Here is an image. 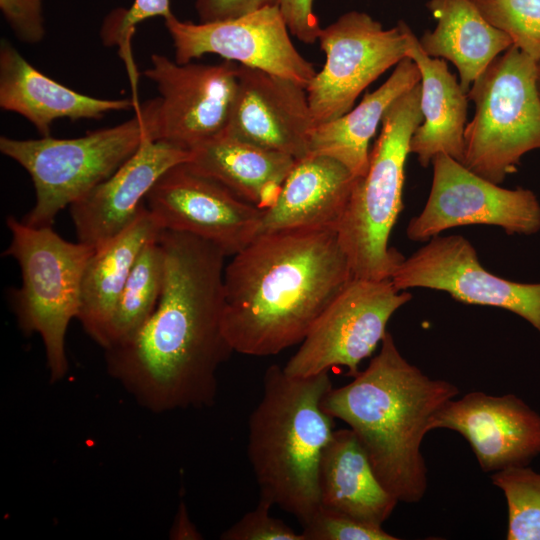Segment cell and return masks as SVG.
I'll list each match as a JSON object with an SVG mask.
<instances>
[{
	"instance_id": "obj_15",
	"label": "cell",
	"mask_w": 540,
	"mask_h": 540,
	"mask_svg": "<svg viewBox=\"0 0 540 540\" xmlns=\"http://www.w3.org/2000/svg\"><path fill=\"white\" fill-rule=\"evenodd\" d=\"M145 203L163 230L194 235L233 256L257 235L262 209L186 163L169 169Z\"/></svg>"
},
{
	"instance_id": "obj_33",
	"label": "cell",
	"mask_w": 540,
	"mask_h": 540,
	"mask_svg": "<svg viewBox=\"0 0 540 540\" xmlns=\"http://www.w3.org/2000/svg\"><path fill=\"white\" fill-rule=\"evenodd\" d=\"M0 10L17 39L37 44L46 35L43 0H0Z\"/></svg>"
},
{
	"instance_id": "obj_24",
	"label": "cell",
	"mask_w": 540,
	"mask_h": 540,
	"mask_svg": "<svg viewBox=\"0 0 540 540\" xmlns=\"http://www.w3.org/2000/svg\"><path fill=\"white\" fill-rule=\"evenodd\" d=\"M295 162L290 155L223 133L191 149L186 164L265 210L276 200Z\"/></svg>"
},
{
	"instance_id": "obj_8",
	"label": "cell",
	"mask_w": 540,
	"mask_h": 540,
	"mask_svg": "<svg viewBox=\"0 0 540 540\" xmlns=\"http://www.w3.org/2000/svg\"><path fill=\"white\" fill-rule=\"evenodd\" d=\"M475 114L464 132L461 163L495 183L516 171L522 156L540 149L537 61L512 45L473 82Z\"/></svg>"
},
{
	"instance_id": "obj_22",
	"label": "cell",
	"mask_w": 540,
	"mask_h": 540,
	"mask_svg": "<svg viewBox=\"0 0 540 540\" xmlns=\"http://www.w3.org/2000/svg\"><path fill=\"white\" fill-rule=\"evenodd\" d=\"M162 227L146 203L125 230L89 258L82 278L78 315L83 329L103 349L107 346L111 320L131 268L142 248L157 238Z\"/></svg>"
},
{
	"instance_id": "obj_7",
	"label": "cell",
	"mask_w": 540,
	"mask_h": 540,
	"mask_svg": "<svg viewBox=\"0 0 540 540\" xmlns=\"http://www.w3.org/2000/svg\"><path fill=\"white\" fill-rule=\"evenodd\" d=\"M6 225L11 238L5 256L20 267L21 286L11 291L13 312L21 331L42 340L51 382L65 377V337L78 318L86 264L94 249L58 235L52 226L34 227L14 216Z\"/></svg>"
},
{
	"instance_id": "obj_1",
	"label": "cell",
	"mask_w": 540,
	"mask_h": 540,
	"mask_svg": "<svg viewBox=\"0 0 540 540\" xmlns=\"http://www.w3.org/2000/svg\"><path fill=\"white\" fill-rule=\"evenodd\" d=\"M159 302L130 339L105 350L109 375L143 408L163 413L211 407L217 371L233 349L222 318L225 252L191 234L162 230Z\"/></svg>"
},
{
	"instance_id": "obj_9",
	"label": "cell",
	"mask_w": 540,
	"mask_h": 540,
	"mask_svg": "<svg viewBox=\"0 0 540 540\" xmlns=\"http://www.w3.org/2000/svg\"><path fill=\"white\" fill-rule=\"evenodd\" d=\"M411 299L391 279L352 278L314 322L285 373L307 377L345 367L348 376H356L385 336L391 316Z\"/></svg>"
},
{
	"instance_id": "obj_12",
	"label": "cell",
	"mask_w": 540,
	"mask_h": 540,
	"mask_svg": "<svg viewBox=\"0 0 540 540\" xmlns=\"http://www.w3.org/2000/svg\"><path fill=\"white\" fill-rule=\"evenodd\" d=\"M175 50V61L186 64L206 54L259 69L305 88L316 70L294 46L278 5L223 21H182L174 14L164 19Z\"/></svg>"
},
{
	"instance_id": "obj_5",
	"label": "cell",
	"mask_w": 540,
	"mask_h": 540,
	"mask_svg": "<svg viewBox=\"0 0 540 540\" xmlns=\"http://www.w3.org/2000/svg\"><path fill=\"white\" fill-rule=\"evenodd\" d=\"M420 98L419 82L387 109L369 154L368 169L356 179L335 228L354 278L390 279L405 259L389 247V237L403 208L410 141L423 121Z\"/></svg>"
},
{
	"instance_id": "obj_11",
	"label": "cell",
	"mask_w": 540,
	"mask_h": 540,
	"mask_svg": "<svg viewBox=\"0 0 540 540\" xmlns=\"http://www.w3.org/2000/svg\"><path fill=\"white\" fill-rule=\"evenodd\" d=\"M431 163L427 202L406 228L410 240L427 241L444 230L474 224L498 226L510 235L540 230V203L531 190L502 188L444 153Z\"/></svg>"
},
{
	"instance_id": "obj_23",
	"label": "cell",
	"mask_w": 540,
	"mask_h": 540,
	"mask_svg": "<svg viewBox=\"0 0 540 540\" xmlns=\"http://www.w3.org/2000/svg\"><path fill=\"white\" fill-rule=\"evenodd\" d=\"M319 493L321 507L381 526L399 502L379 481L350 428L334 431L323 452Z\"/></svg>"
},
{
	"instance_id": "obj_10",
	"label": "cell",
	"mask_w": 540,
	"mask_h": 540,
	"mask_svg": "<svg viewBox=\"0 0 540 540\" xmlns=\"http://www.w3.org/2000/svg\"><path fill=\"white\" fill-rule=\"evenodd\" d=\"M408 29L402 20L384 29L360 11L346 12L321 29L325 64L306 87L315 127L351 110L362 91L407 57Z\"/></svg>"
},
{
	"instance_id": "obj_16",
	"label": "cell",
	"mask_w": 540,
	"mask_h": 540,
	"mask_svg": "<svg viewBox=\"0 0 540 540\" xmlns=\"http://www.w3.org/2000/svg\"><path fill=\"white\" fill-rule=\"evenodd\" d=\"M437 428L461 434L484 472L528 465L540 454V414L514 394L451 399L431 419L430 430Z\"/></svg>"
},
{
	"instance_id": "obj_30",
	"label": "cell",
	"mask_w": 540,
	"mask_h": 540,
	"mask_svg": "<svg viewBox=\"0 0 540 540\" xmlns=\"http://www.w3.org/2000/svg\"><path fill=\"white\" fill-rule=\"evenodd\" d=\"M172 14L170 0H133L130 7L115 9L105 17L100 29L101 40L106 46L120 48L131 71L130 43L136 26L148 19H166Z\"/></svg>"
},
{
	"instance_id": "obj_2",
	"label": "cell",
	"mask_w": 540,
	"mask_h": 540,
	"mask_svg": "<svg viewBox=\"0 0 540 540\" xmlns=\"http://www.w3.org/2000/svg\"><path fill=\"white\" fill-rule=\"evenodd\" d=\"M224 268L223 332L233 351L276 355L303 341L354 278L334 228L259 235Z\"/></svg>"
},
{
	"instance_id": "obj_35",
	"label": "cell",
	"mask_w": 540,
	"mask_h": 540,
	"mask_svg": "<svg viewBox=\"0 0 540 540\" xmlns=\"http://www.w3.org/2000/svg\"><path fill=\"white\" fill-rule=\"evenodd\" d=\"M278 3L279 0H195V10L200 22H215L233 19Z\"/></svg>"
},
{
	"instance_id": "obj_17",
	"label": "cell",
	"mask_w": 540,
	"mask_h": 540,
	"mask_svg": "<svg viewBox=\"0 0 540 540\" xmlns=\"http://www.w3.org/2000/svg\"><path fill=\"white\" fill-rule=\"evenodd\" d=\"M314 128L304 86L239 64L237 91L225 134L297 160L309 154Z\"/></svg>"
},
{
	"instance_id": "obj_3",
	"label": "cell",
	"mask_w": 540,
	"mask_h": 540,
	"mask_svg": "<svg viewBox=\"0 0 540 540\" xmlns=\"http://www.w3.org/2000/svg\"><path fill=\"white\" fill-rule=\"evenodd\" d=\"M458 393L453 383L410 364L386 332L368 367L332 387L322 407L356 434L385 489L399 502L416 503L427 490L421 443L432 417Z\"/></svg>"
},
{
	"instance_id": "obj_28",
	"label": "cell",
	"mask_w": 540,
	"mask_h": 540,
	"mask_svg": "<svg viewBox=\"0 0 540 540\" xmlns=\"http://www.w3.org/2000/svg\"><path fill=\"white\" fill-rule=\"evenodd\" d=\"M508 507L507 540H540V473L527 465L494 472Z\"/></svg>"
},
{
	"instance_id": "obj_37",
	"label": "cell",
	"mask_w": 540,
	"mask_h": 540,
	"mask_svg": "<svg viewBox=\"0 0 540 540\" xmlns=\"http://www.w3.org/2000/svg\"><path fill=\"white\" fill-rule=\"evenodd\" d=\"M537 88L540 95V61L537 62Z\"/></svg>"
},
{
	"instance_id": "obj_4",
	"label": "cell",
	"mask_w": 540,
	"mask_h": 540,
	"mask_svg": "<svg viewBox=\"0 0 540 540\" xmlns=\"http://www.w3.org/2000/svg\"><path fill=\"white\" fill-rule=\"evenodd\" d=\"M331 388L328 371L296 377L273 364L249 419L247 452L260 497L301 524L320 508V461L335 431L322 407Z\"/></svg>"
},
{
	"instance_id": "obj_34",
	"label": "cell",
	"mask_w": 540,
	"mask_h": 540,
	"mask_svg": "<svg viewBox=\"0 0 540 540\" xmlns=\"http://www.w3.org/2000/svg\"><path fill=\"white\" fill-rule=\"evenodd\" d=\"M278 6L290 33L305 44H314L321 32L313 0H279Z\"/></svg>"
},
{
	"instance_id": "obj_21",
	"label": "cell",
	"mask_w": 540,
	"mask_h": 540,
	"mask_svg": "<svg viewBox=\"0 0 540 540\" xmlns=\"http://www.w3.org/2000/svg\"><path fill=\"white\" fill-rule=\"evenodd\" d=\"M407 40V57L416 63L421 75L420 107L423 116L422 123L411 138L410 153L417 155L422 167H427L439 153L461 162L468 95L449 71L444 59L425 53L410 27Z\"/></svg>"
},
{
	"instance_id": "obj_18",
	"label": "cell",
	"mask_w": 540,
	"mask_h": 540,
	"mask_svg": "<svg viewBox=\"0 0 540 540\" xmlns=\"http://www.w3.org/2000/svg\"><path fill=\"white\" fill-rule=\"evenodd\" d=\"M189 159L187 149L146 138L109 178L70 205L78 241L93 249L108 243L137 218L160 177Z\"/></svg>"
},
{
	"instance_id": "obj_36",
	"label": "cell",
	"mask_w": 540,
	"mask_h": 540,
	"mask_svg": "<svg viewBox=\"0 0 540 540\" xmlns=\"http://www.w3.org/2000/svg\"><path fill=\"white\" fill-rule=\"evenodd\" d=\"M171 539L198 540L202 535L189 518V514L184 503H181L170 530Z\"/></svg>"
},
{
	"instance_id": "obj_29",
	"label": "cell",
	"mask_w": 540,
	"mask_h": 540,
	"mask_svg": "<svg viewBox=\"0 0 540 540\" xmlns=\"http://www.w3.org/2000/svg\"><path fill=\"white\" fill-rule=\"evenodd\" d=\"M485 19L513 45L540 61V0H473Z\"/></svg>"
},
{
	"instance_id": "obj_6",
	"label": "cell",
	"mask_w": 540,
	"mask_h": 540,
	"mask_svg": "<svg viewBox=\"0 0 540 540\" xmlns=\"http://www.w3.org/2000/svg\"><path fill=\"white\" fill-rule=\"evenodd\" d=\"M157 98L138 103L129 120L77 138L0 137V151L30 175L35 204L22 221L52 226L57 214L109 178L146 138L156 140Z\"/></svg>"
},
{
	"instance_id": "obj_27",
	"label": "cell",
	"mask_w": 540,
	"mask_h": 540,
	"mask_svg": "<svg viewBox=\"0 0 540 540\" xmlns=\"http://www.w3.org/2000/svg\"><path fill=\"white\" fill-rule=\"evenodd\" d=\"M158 237L145 244L131 268L118 299L104 349L134 336L159 302L164 281V252Z\"/></svg>"
},
{
	"instance_id": "obj_20",
	"label": "cell",
	"mask_w": 540,
	"mask_h": 540,
	"mask_svg": "<svg viewBox=\"0 0 540 540\" xmlns=\"http://www.w3.org/2000/svg\"><path fill=\"white\" fill-rule=\"evenodd\" d=\"M357 178L325 155L297 159L274 203L262 211L256 237L288 230L335 229Z\"/></svg>"
},
{
	"instance_id": "obj_32",
	"label": "cell",
	"mask_w": 540,
	"mask_h": 540,
	"mask_svg": "<svg viewBox=\"0 0 540 540\" xmlns=\"http://www.w3.org/2000/svg\"><path fill=\"white\" fill-rule=\"evenodd\" d=\"M273 503L260 497L257 506L247 512L239 521L225 530L220 538L223 540H304L281 519L271 516Z\"/></svg>"
},
{
	"instance_id": "obj_19",
	"label": "cell",
	"mask_w": 540,
	"mask_h": 540,
	"mask_svg": "<svg viewBox=\"0 0 540 540\" xmlns=\"http://www.w3.org/2000/svg\"><path fill=\"white\" fill-rule=\"evenodd\" d=\"M135 99H100L75 91L31 65L7 40L0 46V107L28 120L42 137L58 119H100L136 108Z\"/></svg>"
},
{
	"instance_id": "obj_26",
	"label": "cell",
	"mask_w": 540,
	"mask_h": 540,
	"mask_svg": "<svg viewBox=\"0 0 540 540\" xmlns=\"http://www.w3.org/2000/svg\"><path fill=\"white\" fill-rule=\"evenodd\" d=\"M421 79L416 63L402 59L389 78L375 91L366 93L355 108L314 128L309 154L331 157L356 177H362L369 165V142L390 105L416 86Z\"/></svg>"
},
{
	"instance_id": "obj_14",
	"label": "cell",
	"mask_w": 540,
	"mask_h": 540,
	"mask_svg": "<svg viewBox=\"0 0 540 540\" xmlns=\"http://www.w3.org/2000/svg\"><path fill=\"white\" fill-rule=\"evenodd\" d=\"M390 279L399 290H439L462 303L508 310L540 332V283H519L490 273L461 235L429 239Z\"/></svg>"
},
{
	"instance_id": "obj_13",
	"label": "cell",
	"mask_w": 540,
	"mask_h": 540,
	"mask_svg": "<svg viewBox=\"0 0 540 540\" xmlns=\"http://www.w3.org/2000/svg\"><path fill=\"white\" fill-rule=\"evenodd\" d=\"M239 64H180L153 54L144 76L158 92L156 140L191 150L223 134L238 84Z\"/></svg>"
},
{
	"instance_id": "obj_31",
	"label": "cell",
	"mask_w": 540,
	"mask_h": 540,
	"mask_svg": "<svg viewBox=\"0 0 540 540\" xmlns=\"http://www.w3.org/2000/svg\"><path fill=\"white\" fill-rule=\"evenodd\" d=\"M302 526L304 540H398L381 525L321 506Z\"/></svg>"
},
{
	"instance_id": "obj_25",
	"label": "cell",
	"mask_w": 540,
	"mask_h": 540,
	"mask_svg": "<svg viewBox=\"0 0 540 540\" xmlns=\"http://www.w3.org/2000/svg\"><path fill=\"white\" fill-rule=\"evenodd\" d=\"M427 7L437 23L419 39L420 45L430 57L452 62L462 89L468 93L473 82L513 42L485 19L473 0H429Z\"/></svg>"
}]
</instances>
